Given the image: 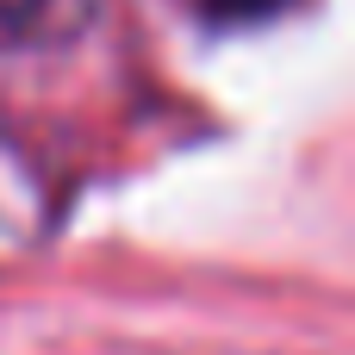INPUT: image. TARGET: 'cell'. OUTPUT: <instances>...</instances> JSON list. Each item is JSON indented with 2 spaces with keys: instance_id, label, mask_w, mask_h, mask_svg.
I'll list each match as a JSON object with an SVG mask.
<instances>
[{
  "instance_id": "cell-1",
  "label": "cell",
  "mask_w": 355,
  "mask_h": 355,
  "mask_svg": "<svg viewBox=\"0 0 355 355\" xmlns=\"http://www.w3.org/2000/svg\"><path fill=\"white\" fill-rule=\"evenodd\" d=\"M293 0H200V12L212 19V25H262V19H275V12H287Z\"/></svg>"
}]
</instances>
